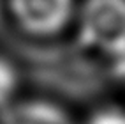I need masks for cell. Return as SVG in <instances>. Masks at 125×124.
Returning <instances> with one entry per match:
<instances>
[{"label":"cell","mask_w":125,"mask_h":124,"mask_svg":"<svg viewBox=\"0 0 125 124\" xmlns=\"http://www.w3.org/2000/svg\"><path fill=\"white\" fill-rule=\"evenodd\" d=\"M72 28L86 52L113 62L125 53V0H79Z\"/></svg>","instance_id":"cell-1"},{"label":"cell","mask_w":125,"mask_h":124,"mask_svg":"<svg viewBox=\"0 0 125 124\" xmlns=\"http://www.w3.org/2000/svg\"><path fill=\"white\" fill-rule=\"evenodd\" d=\"M4 14L25 36L53 39L72 28L79 0H2Z\"/></svg>","instance_id":"cell-2"},{"label":"cell","mask_w":125,"mask_h":124,"mask_svg":"<svg viewBox=\"0 0 125 124\" xmlns=\"http://www.w3.org/2000/svg\"><path fill=\"white\" fill-rule=\"evenodd\" d=\"M0 124H74L71 113L53 99L30 97L7 106L0 113Z\"/></svg>","instance_id":"cell-3"},{"label":"cell","mask_w":125,"mask_h":124,"mask_svg":"<svg viewBox=\"0 0 125 124\" xmlns=\"http://www.w3.org/2000/svg\"><path fill=\"white\" fill-rule=\"evenodd\" d=\"M21 76L16 64L5 55H0V113L11 106L20 94Z\"/></svg>","instance_id":"cell-4"},{"label":"cell","mask_w":125,"mask_h":124,"mask_svg":"<svg viewBox=\"0 0 125 124\" xmlns=\"http://www.w3.org/2000/svg\"><path fill=\"white\" fill-rule=\"evenodd\" d=\"M85 124H125V108L118 106H104V108L95 110Z\"/></svg>","instance_id":"cell-5"},{"label":"cell","mask_w":125,"mask_h":124,"mask_svg":"<svg viewBox=\"0 0 125 124\" xmlns=\"http://www.w3.org/2000/svg\"><path fill=\"white\" fill-rule=\"evenodd\" d=\"M2 14H4V2L0 0V16H2Z\"/></svg>","instance_id":"cell-6"}]
</instances>
